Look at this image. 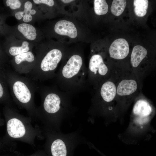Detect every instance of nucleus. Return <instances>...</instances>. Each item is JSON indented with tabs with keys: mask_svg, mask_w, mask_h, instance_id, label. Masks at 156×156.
I'll return each mask as SVG.
<instances>
[{
	"mask_svg": "<svg viewBox=\"0 0 156 156\" xmlns=\"http://www.w3.org/2000/svg\"><path fill=\"white\" fill-rule=\"evenodd\" d=\"M82 43L69 47L57 75L59 88L71 95L85 90L89 85Z\"/></svg>",
	"mask_w": 156,
	"mask_h": 156,
	"instance_id": "1",
	"label": "nucleus"
},
{
	"mask_svg": "<svg viewBox=\"0 0 156 156\" xmlns=\"http://www.w3.org/2000/svg\"><path fill=\"white\" fill-rule=\"evenodd\" d=\"M45 31L48 39L65 44L86 43L90 40L88 27L69 16L64 15L51 22Z\"/></svg>",
	"mask_w": 156,
	"mask_h": 156,
	"instance_id": "2",
	"label": "nucleus"
},
{
	"mask_svg": "<svg viewBox=\"0 0 156 156\" xmlns=\"http://www.w3.org/2000/svg\"><path fill=\"white\" fill-rule=\"evenodd\" d=\"M41 45L44 54L40 66L42 70L47 73L55 71L71 45L49 39Z\"/></svg>",
	"mask_w": 156,
	"mask_h": 156,
	"instance_id": "3",
	"label": "nucleus"
},
{
	"mask_svg": "<svg viewBox=\"0 0 156 156\" xmlns=\"http://www.w3.org/2000/svg\"><path fill=\"white\" fill-rule=\"evenodd\" d=\"M91 49L88 69V81L94 89L108 79L110 69L105 61V53L100 49Z\"/></svg>",
	"mask_w": 156,
	"mask_h": 156,
	"instance_id": "4",
	"label": "nucleus"
},
{
	"mask_svg": "<svg viewBox=\"0 0 156 156\" xmlns=\"http://www.w3.org/2000/svg\"><path fill=\"white\" fill-rule=\"evenodd\" d=\"M71 96L60 89L55 92L48 94L45 96L43 107L47 113L63 114L70 108V98Z\"/></svg>",
	"mask_w": 156,
	"mask_h": 156,
	"instance_id": "5",
	"label": "nucleus"
},
{
	"mask_svg": "<svg viewBox=\"0 0 156 156\" xmlns=\"http://www.w3.org/2000/svg\"><path fill=\"white\" fill-rule=\"evenodd\" d=\"M94 99L106 103L113 101L116 96V83L113 81L107 79L101 83L95 89Z\"/></svg>",
	"mask_w": 156,
	"mask_h": 156,
	"instance_id": "6",
	"label": "nucleus"
},
{
	"mask_svg": "<svg viewBox=\"0 0 156 156\" xmlns=\"http://www.w3.org/2000/svg\"><path fill=\"white\" fill-rule=\"evenodd\" d=\"M116 84V96L121 98L131 96L136 92L139 88L136 79L133 77H124Z\"/></svg>",
	"mask_w": 156,
	"mask_h": 156,
	"instance_id": "7",
	"label": "nucleus"
},
{
	"mask_svg": "<svg viewBox=\"0 0 156 156\" xmlns=\"http://www.w3.org/2000/svg\"><path fill=\"white\" fill-rule=\"evenodd\" d=\"M152 112V107L148 101L144 99H139L133 108L134 122L139 125L146 123L148 121Z\"/></svg>",
	"mask_w": 156,
	"mask_h": 156,
	"instance_id": "8",
	"label": "nucleus"
},
{
	"mask_svg": "<svg viewBox=\"0 0 156 156\" xmlns=\"http://www.w3.org/2000/svg\"><path fill=\"white\" fill-rule=\"evenodd\" d=\"M129 52V47L127 40L123 38L115 40L109 49L110 57L116 60H122L127 57Z\"/></svg>",
	"mask_w": 156,
	"mask_h": 156,
	"instance_id": "9",
	"label": "nucleus"
},
{
	"mask_svg": "<svg viewBox=\"0 0 156 156\" xmlns=\"http://www.w3.org/2000/svg\"><path fill=\"white\" fill-rule=\"evenodd\" d=\"M7 130L8 135L13 138L23 137L26 133L25 127L23 122L16 118H12L7 122Z\"/></svg>",
	"mask_w": 156,
	"mask_h": 156,
	"instance_id": "10",
	"label": "nucleus"
},
{
	"mask_svg": "<svg viewBox=\"0 0 156 156\" xmlns=\"http://www.w3.org/2000/svg\"><path fill=\"white\" fill-rule=\"evenodd\" d=\"M148 53L147 49L140 45L135 46L131 54L130 62L132 67L135 70H138L141 63L146 58Z\"/></svg>",
	"mask_w": 156,
	"mask_h": 156,
	"instance_id": "11",
	"label": "nucleus"
},
{
	"mask_svg": "<svg viewBox=\"0 0 156 156\" xmlns=\"http://www.w3.org/2000/svg\"><path fill=\"white\" fill-rule=\"evenodd\" d=\"M14 93L21 102L27 103L31 98V94L26 85L22 82L17 81L14 83L13 88Z\"/></svg>",
	"mask_w": 156,
	"mask_h": 156,
	"instance_id": "12",
	"label": "nucleus"
},
{
	"mask_svg": "<svg viewBox=\"0 0 156 156\" xmlns=\"http://www.w3.org/2000/svg\"><path fill=\"white\" fill-rule=\"evenodd\" d=\"M17 29L28 40H34L37 38V34L36 29L31 24L24 23L20 24L17 26Z\"/></svg>",
	"mask_w": 156,
	"mask_h": 156,
	"instance_id": "13",
	"label": "nucleus"
},
{
	"mask_svg": "<svg viewBox=\"0 0 156 156\" xmlns=\"http://www.w3.org/2000/svg\"><path fill=\"white\" fill-rule=\"evenodd\" d=\"M51 151L52 156H67L66 145L65 142L61 139H56L53 142Z\"/></svg>",
	"mask_w": 156,
	"mask_h": 156,
	"instance_id": "14",
	"label": "nucleus"
},
{
	"mask_svg": "<svg viewBox=\"0 0 156 156\" xmlns=\"http://www.w3.org/2000/svg\"><path fill=\"white\" fill-rule=\"evenodd\" d=\"M134 11L135 15L139 17L145 16L148 7L147 0H134L133 1Z\"/></svg>",
	"mask_w": 156,
	"mask_h": 156,
	"instance_id": "15",
	"label": "nucleus"
},
{
	"mask_svg": "<svg viewBox=\"0 0 156 156\" xmlns=\"http://www.w3.org/2000/svg\"><path fill=\"white\" fill-rule=\"evenodd\" d=\"M93 9L96 15H105L108 12V5L106 0H94L93 1Z\"/></svg>",
	"mask_w": 156,
	"mask_h": 156,
	"instance_id": "16",
	"label": "nucleus"
},
{
	"mask_svg": "<svg viewBox=\"0 0 156 156\" xmlns=\"http://www.w3.org/2000/svg\"><path fill=\"white\" fill-rule=\"evenodd\" d=\"M127 4L125 0H114L111 7L112 13L116 16L121 15L124 11Z\"/></svg>",
	"mask_w": 156,
	"mask_h": 156,
	"instance_id": "17",
	"label": "nucleus"
},
{
	"mask_svg": "<svg viewBox=\"0 0 156 156\" xmlns=\"http://www.w3.org/2000/svg\"><path fill=\"white\" fill-rule=\"evenodd\" d=\"M29 43L24 40L21 46H12L9 49V53L12 56H16L22 53L29 51Z\"/></svg>",
	"mask_w": 156,
	"mask_h": 156,
	"instance_id": "18",
	"label": "nucleus"
},
{
	"mask_svg": "<svg viewBox=\"0 0 156 156\" xmlns=\"http://www.w3.org/2000/svg\"><path fill=\"white\" fill-rule=\"evenodd\" d=\"M34 60V56L31 51H29L18 55L15 57V61L17 64H19L22 62L26 61L31 62Z\"/></svg>",
	"mask_w": 156,
	"mask_h": 156,
	"instance_id": "19",
	"label": "nucleus"
},
{
	"mask_svg": "<svg viewBox=\"0 0 156 156\" xmlns=\"http://www.w3.org/2000/svg\"><path fill=\"white\" fill-rule=\"evenodd\" d=\"M6 4L12 10H16L20 8L21 5V1L18 0H7Z\"/></svg>",
	"mask_w": 156,
	"mask_h": 156,
	"instance_id": "20",
	"label": "nucleus"
},
{
	"mask_svg": "<svg viewBox=\"0 0 156 156\" xmlns=\"http://www.w3.org/2000/svg\"><path fill=\"white\" fill-rule=\"evenodd\" d=\"M23 21L25 23H27L31 21L33 19L32 15L27 14H24L23 17Z\"/></svg>",
	"mask_w": 156,
	"mask_h": 156,
	"instance_id": "21",
	"label": "nucleus"
},
{
	"mask_svg": "<svg viewBox=\"0 0 156 156\" xmlns=\"http://www.w3.org/2000/svg\"><path fill=\"white\" fill-rule=\"evenodd\" d=\"M23 15L24 14L22 11H19L15 14V16L16 19L20 20L23 18Z\"/></svg>",
	"mask_w": 156,
	"mask_h": 156,
	"instance_id": "22",
	"label": "nucleus"
},
{
	"mask_svg": "<svg viewBox=\"0 0 156 156\" xmlns=\"http://www.w3.org/2000/svg\"><path fill=\"white\" fill-rule=\"evenodd\" d=\"M4 89L0 81V99H1L3 96Z\"/></svg>",
	"mask_w": 156,
	"mask_h": 156,
	"instance_id": "23",
	"label": "nucleus"
}]
</instances>
